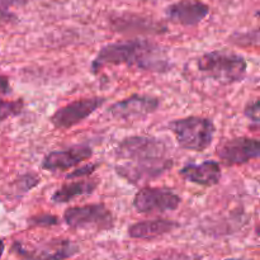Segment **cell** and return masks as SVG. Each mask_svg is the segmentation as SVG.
Listing matches in <instances>:
<instances>
[{
  "mask_svg": "<svg viewBox=\"0 0 260 260\" xmlns=\"http://www.w3.org/2000/svg\"><path fill=\"white\" fill-rule=\"evenodd\" d=\"M3 251H4V243H3V241L0 240V256H2Z\"/></svg>",
  "mask_w": 260,
  "mask_h": 260,
  "instance_id": "cell-27",
  "label": "cell"
},
{
  "mask_svg": "<svg viewBox=\"0 0 260 260\" xmlns=\"http://www.w3.org/2000/svg\"><path fill=\"white\" fill-rule=\"evenodd\" d=\"M179 228V223L172 220L156 218V220H146L136 222L128 229V236L132 239H155L157 236L172 233Z\"/></svg>",
  "mask_w": 260,
  "mask_h": 260,
  "instance_id": "cell-16",
  "label": "cell"
},
{
  "mask_svg": "<svg viewBox=\"0 0 260 260\" xmlns=\"http://www.w3.org/2000/svg\"><path fill=\"white\" fill-rule=\"evenodd\" d=\"M169 146L161 139L152 136H131L123 139L116 149L117 157L128 161L156 160L168 157Z\"/></svg>",
  "mask_w": 260,
  "mask_h": 260,
  "instance_id": "cell-4",
  "label": "cell"
},
{
  "mask_svg": "<svg viewBox=\"0 0 260 260\" xmlns=\"http://www.w3.org/2000/svg\"><path fill=\"white\" fill-rule=\"evenodd\" d=\"M152 2H159V0H152Z\"/></svg>",
  "mask_w": 260,
  "mask_h": 260,
  "instance_id": "cell-29",
  "label": "cell"
},
{
  "mask_svg": "<svg viewBox=\"0 0 260 260\" xmlns=\"http://www.w3.org/2000/svg\"><path fill=\"white\" fill-rule=\"evenodd\" d=\"M96 182L94 180H80V182L68 183L55 190V193L51 197L53 203H68L71 202L74 198L81 197V196H88L95 190Z\"/></svg>",
  "mask_w": 260,
  "mask_h": 260,
  "instance_id": "cell-17",
  "label": "cell"
},
{
  "mask_svg": "<svg viewBox=\"0 0 260 260\" xmlns=\"http://www.w3.org/2000/svg\"><path fill=\"white\" fill-rule=\"evenodd\" d=\"M160 99L146 94H134L123 101L116 102L108 108L107 113L114 119L131 121L142 119L159 109Z\"/></svg>",
  "mask_w": 260,
  "mask_h": 260,
  "instance_id": "cell-9",
  "label": "cell"
},
{
  "mask_svg": "<svg viewBox=\"0 0 260 260\" xmlns=\"http://www.w3.org/2000/svg\"><path fill=\"white\" fill-rule=\"evenodd\" d=\"M174 134L178 145L190 151H205L211 146L216 134V126L211 118L206 117H185L174 119L168 124Z\"/></svg>",
  "mask_w": 260,
  "mask_h": 260,
  "instance_id": "cell-3",
  "label": "cell"
},
{
  "mask_svg": "<svg viewBox=\"0 0 260 260\" xmlns=\"http://www.w3.org/2000/svg\"><path fill=\"white\" fill-rule=\"evenodd\" d=\"M0 93L3 94L10 93V86H9V83H8V79L3 78V76H0Z\"/></svg>",
  "mask_w": 260,
  "mask_h": 260,
  "instance_id": "cell-26",
  "label": "cell"
},
{
  "mask_svg": "<svg viewBox=\"0 0 260 260\" xmlns=\"http://www.w3.org/2000/svg\"><path fill=\"white\" fill-rule=\"evenodd\" d=\"M179 174L187 182L203 185V187H213L220 183L222 170L218 161L206 160L200 164H187L180 169Z\"/></svg>",
  "mask_w": 260,
  "mask_h": 260,
  "instance_id": "cell-14",
  "label": "cell"
},
{
  "mask_svg": "<svg viewBox=\"0 0 260 260\" xmlns=\"http://www.w3.org/2000/svg\"><path fill=\"white\" fill-rule=\"evenodd\" d=\"M28 223H30V225L33 226H42V228H46V226L57 225L58 218L52 215H40L29 218V220H28Z\"/></svg>",
  "mask_w": 260,
  "mask_h": 260,
  "instance_id": "cell-21",
  "label": "cell"
},
{
  "mask_svg": "<svg viewBox=\"0 0 260 260\" xmlns=\"http://www.w3.org/2000/svg\"><path fill=\"white\" fill-rule=\"evenodd\" d=\"M107 99L103 96L79 99L57 109L51 116L50 121L56 129H70L90 117L96 109L103 107Z\"/></svg>",
  "mask_w": 260,
  "mask_h": 260,
  "instance_id": "cell-8",
  "label": "cell"
},
{
  "mask_svg": "<svg viewBox=\"0 0 260 260\" xmlns=\"http://www.w3.org/2000/svg\"><path fill=\"white\" fill-rule=\"evenodd\" d=\"M132 205L139 213H165L179 207L180 197L167 188L145 187L136 193Z\"/></svg>",
  "mask_w": 260,
  "mask_h": 260,
  "instance_id": "cell-7",
  "label": "cell"
},
{
  "mask_svg": "<svg viewBox=\"0 0 260 260\" xmlns=\"http://www.w3.org/2000/svg\"><path fill=\"white\" fill-rule=\"evenodd\" d=\"M24 103L23 101H4L0 99V122L22 113Z\"/></svg>",
  "mask_w": 260,
  "mask_h": 260,
  "instance_id": "cell-19",
  "label": "cell"
},
{
  "mask_svg": "<svg viewBox=\"0 0 260 260\" xmlns=\"http://www.w3.org/2000/svg\"><path fill=\"white\" fill-rule=\"evenodd\" d=\"M108 65H127L151 73H167L172 68L165 47L142 38L103 46L91 62V73L96 74Z\"/></svg>",
  "mask_w": 260,
  "mask_h": 260,
  "instance_id": "cell-1",
  "label": "cell"
},
{
  "mask_svg": "<svg viewBox=\"0 0 260 260\" xmlns=\"http://www.w3.org/2000/svg\"><path fill=\"white\" fill-rule=\"evenodd\" d=\"M111 24L117 32H132V33H149V35H160L167 32L164 24L147 17H141L136 14H119L112 18Z\"/></svg>",
  "mask_w": 260,
  "mask_h": 260,
  "instance_id": "cell-15",
  "label": "cell"
},
{
  "mask_svg": "<svg viewBox=\"0 0 260 260\" xmlns=\"http://www.w3.org/2000/svg\"><path fill=\"white\" fill-rule=\"evenodd\" d=\"M197 68L207 78L222 84L240 83L248 73V62L244 56L231 51H211L197 60Z\"/></svg>",
  "mask_w": 260,
  "mask_h": 260,
  "instance_id": "cell-2",
  "label": "cell"
},
{
  "mask_svg": "<svg viewBox=\"0 0 260 260\" xmlns=\"http://www.w3.org/2000/svg\"><path fill=\"white\" fill-rule=\"evenodd\" d=\"M260 106H259V99H255V101L250 102L248 106L245 107V111H244V114L248 119H250L251 122H254L255 124H259L260 121Z\"/></svg>",
  "mask_w": 260,
  "mask_h": 260,
  "instance_id": "cell-22",
  "label": "cell"
},
{
  "mask_svg": "<svg viewBox=\"0 0 260 260\" xmlns=\"http://www.w3.org/2000/svg\"><path fill=\"white\" fill-rule=\"evenodd\" d=\"M152 260H196L192 255H188V254L184 253H178V251H172V253L162 254V255H159L157 258Z\"/></svg>",
  "mask_w": 260,
  "mask_h": 260,
  "instance_id": "cell-23",
  "label": "cell"
},
{
  "mask_svg": "<svg viewBox=\"0 0 260 260\" xmlns=\"http://www.w3.org/2000/svg\"><path fill=\"white\" fill-rule=\"evenodd\" d=\"M217 156L226 165H243L260 156V141L251 137H236L221 144Z\"/></svg>",
  "mask_w": 260,
  "mask_h": 260,
  "instance_id": "cell-10",
  "label": "cell"
},
{
  "mask_svg": "<svg viewBox=\"0 0 260 260\" xmlns=\"http://www.w3.org/2000/svg\"><path fill=\"white\" fill-rule=\"evenodd\" d=\"M99 168L98 162H90L88 165H84V167L78 168V169L73 170L71 173H69L66 175V179L71 180V179H78V178H85V177H90L94 172Z\"/></svg>",
  "mask_w": 260,
  "mask_h": 260,
  "instance_id": "cell-20",
  "label": "cell"
},
{
  "mask_svg": "<svg viewBox=\"0 0 260 260\" xmlns=\"http://www.w3.org/2000/svg\"><path fill=\"white\" fill-rule=\"evenodd\" d=\"M225 260H251V259H246V258H229Z\"/></svg>",
  "mask_w": 260,
  "mask_h": 260,
  "instance_id": "cell-28",
  "label": "cell"
},
{
  "mask_svg": "<svg viewBox=\"0 0 260 260\" xmlns=\"http://www.w3.org/2000/svg\"><path fill=\"white\" fill-rule=\"evenodd\" d=\"M17 15L10 13L8 9H0V24H10L17 20Z\"/></svg>",
  "mask_w": 260,
  "mask_h": 260,
  "instance_id": "cell-24",
  "label": "cell"
},
{
  "mask_svg": "<svg viewBox=\"0 0 260 260\" xmlns=\"http://www.w3.org/2000/svg\"><path fill=\"white\" fill-rule=\"evenodd\" d=\"M13 249L24 260H66L79 253V245L66 239L51 240L33 249H25L15 243Z\"/></svg>",
  "mask_w": 260,
  "mask_h": 260,
  "instance_id": "cell-11",
  "label": "cell"
},
{
  "mask_svg": "<svg viewBox=\"0 0 260 260\" xmlns=\"http://www.w3.org/2000/svg\"><path fill=\"white\" fill-rule=\"evenodd\" d=\"M93 156V150L86 145H76L65 150L51 151L43 157L42 168L48 172L66 170L81 164Z\"/></svg>",
  "mask_w": 260,
  "mask_h": 260,
  "instance_id": "cell-13",
  "label": "cell"
},
{
  "mask_svg": "<svg viewBox=\"0 0 260 260\" xmlns=\"http://www.w3.org/2000/svg\"><path fill=\"white\" fill-rule=\"evenodd\" d=\"M210 13V7L200 0H179L165 9L168 19L183 27H194L200 24Z\"/></svg>",
  "mask_w": 260,
  "mask_h": 260,
  "instance_id": "cell-12",
  "label": "cell"
},
{
  "mask_svg": "<svg viewBox=\"0 0 260 260\" xmlns=\"http://www.w3.org/2000/svg\"><path fill=\"white\" fill-rule=\"evenodd\" d=\"M63 221L71 229H108L113 225V216L103 203L75 206L63 213Z\"/></svg>",
  "mask_w": 260,
  "mask_h": 260,
  "instance_id": "cell-6",
  "label": "cell"
},
{
  "mask_svg": "<svg viewBox=\"0 0 260 260\" xmlns=\"http://www.w3.org/2000/svg\"><path fill=\"white\" fill-rule=\"evenodd\" d=\"M173 165H174L173 160L165 157V159L156 160H135V161L116 165L114 169L117 175L131 184L139 185L157 179L168 170L172 169Z\"/></svg>",
  "mask_w": 260,
  "mask_h": 260,
  "instance_id": "cell-5",
  "label": "cell"
},
{
  "mask_svg": "<svg viewBox=\"0 0 260 260\" xmlns=\"http://www.w3.org/2000/svg\"><path fill=\"white\" fill-rule=\"evenodd\" d=\"M38 183H40V178L37 175L27 173V174L20 175L18 179H15V182L13 183L12 192H14L17 194V197H19V196L25 194L30 189H33Z\"/></svg>",
  "mask_w": 260,
  "mask_h": 260,
  "instance_id": "cell-18",
  "label": "cell"
},
{
  "mask_svg": "<svg viewBox=\"0 0 260 260\" xmlns=\"http://www.w3.org/2000/svg\"><path fill=\"white\" fill-rule=\"evenodd\" d=\"M25 0H0V9H8L10 7L24 5Z\"/></svg>",
  "mask_w": 260,
  "mask_h": 260,
  "instance_id": "cell-25",
  "label": "cell"
}]
</instances>
